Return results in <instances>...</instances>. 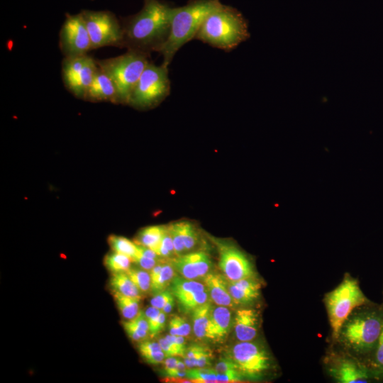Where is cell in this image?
<instances>
[{"mask_svg": "<svg viewBox=\"0 0 383 383\" xmlns=\"http://www.w3.org/2000/svg\"><path fill=\"white\" fill-rule=\"evenodd\" d=\"M173 6L160 0H143L141 10L121 20L123 48L150 55L167 42Z\"/></svg>", "mask_w": 383, "mask_h": 383, "instance_id": "obj_1", "label": "cell"}, {"mask_svg": "<svg viewBox=\"0 0 383 383\" xmlns=\"http://www.w3.org/2000/svg\"><path fill=\"white\" fill-rule=\"evenodd\" d=\"M383 328V304L372 302L354 309L342 324L334 344L363 362L370 358Z\"/></svg>", "mask_w": 383, "mask_h": 383, "instance_id": "obj_2", "label": "cell"}, {"mask_svg": "<svg viewBox=\"0 0 383 383\" xmlns=\"http://www.w3.org/2000/svg\"><path fill=\"white\" fill-rule=\"evenodd\" d=\"M249 37L248 23L243 15L222 4L205 18L194 39L230 52Z\"/></svg>", "mask_w": 383, "mask_h": 383, "instance_id": "obj_3", "label": "cell"}, {"mask_svg": "<svg viewBox=\"0 0 383 383\" xmlns=\"http://www.w3.org/2000/svg\"><path fill=\"white\" fill-rule=\"evenodd\" d=\"M221 5L219 0H189L182 6L173 8L170 35L159 52L163 65H170L177 52L194 39L209 14Z\"/></svg>", "mask_w": 383, "mask_h": 383, "instance_id": "obj_4", "label": "cell"}, {"mask_svg": "<svg viewBox=\"0 0 383 383\" xmlns=\"http://www.w3.org/2000/svg\"><path fill=\"white\" fill-rule=\"evenodd\" d=\"M149 54L127 50L124 54L96 60L99 67L113 81L118 91V104H128L130 96L145 68L150 62Z\"/></svg>", "mask_w": 383, "mask_h": 383, "instance_id": "obj_5", "label": "cell"}, {"mask_svg": "<svg viewBox=\"0 0 383 383\" xmlns=\"http://www.w3.org/2000/svg\"><path fill=\"white\" fill-rule=\"evenodd\" d=\"M323 302L331 328L332 340L335 343L342 324L352 311L371 301L362 292L358 280L345 273L341 282L325 294Z\"/></svg>", "mask_w": 383, "mask_h": 383, "instance_id": "obj_6", "label": "cell"}, {"mask_svg": "<svg viewBox=\"0 0 383 383\" xmlns=\"http://www.w3.org/2000/svg\"><path fill=\"white\" fill-rule=\"evenodd\" d=\"M170 92L168 67L150 62L143 72L128 105L139 109H150L161 103Z\"/></svg>", "mask_w": 383, "mask_h": 383, "instance_id": "obj_7", "label": "cell"}, {"mask_svg": "<svg viewBox=\"0 0 383 383\" xmlns=\"http://www.w3.org/2000/svg\"><path fill=\"white\" fill-rule=\"evenodd\" d=\"M230 357L236 364L245 379H261L274 367L273 359L266 348L254 340L235 343Z\"/></svg>", "mask_w": 383, "mask_h": 383, "instance_id": "obj_8", "label": "cell"}, {"mask_svg": "<svg viewBox=\"0 0 383 383\" xmlns=\"http://www.w3.org/2000/svg\"><path fill=\"white\" fill-rule=\"evenodd\" d=\"M93 49L104 46L123 48V33L121 22L109 11L82 10Z\"/></svg>", "mask_w": 383, "mask_h": 383, "instance_id": "obj_9", "label": "cell"}, {"mask_svg": "<svg viewBox=\"0 0 383 383\" xmlns=\"http://www.w3.org/2000/svg\"><path fill=\"white\" fill-rule=\"evenodd\" d=\"M323 364L329 377L338 383H367L375 380L365 362L341 348L329 350Z\"/></svg>", "mask_w": 383, "mask_h": 383, "instance_id": "obj_10", "label": "cell"}, {"mask_svg": "<svg viewBox=\"0 0 383 383\" xmlns=\"http://www.w3.org/2000/svg\"><path fill=\"white\" fill-rule=\"evenodd\" d=\"M98 67L96 60L88 54L64 57L62 79L65 87L75 97L84 99Z\"/></svg>", "mask_w": 383, "mask_h": 383, "instance_id": "obj_11", "label": "cell"}, {"mask_svg": "<svg viewBox=\"0 0 383 383\" xmlns=\"http://www.w3.org/2000/svg\"><path fill=\"white\" fill-rule=\"evenodd\" d=\"M59 37V46L64 57L87 55L92 50L89 33L80 13H66Z\"/></svg>", "mask_w": 383, "mask_h": 383, "instance_id": "obj_12", "label": "cell"}, {"mask_svg": "<svg viewBox=\"0 0 383 383\" xmlns=\"http://www.w3.org/2000/svg\"><path fill=\"white\" fill-rule=\"evenodd\" d=\"M219 267L231 282L255 277L253 265L248 257L235 245L218 243Z\"/></svg>", "mask_w": 383, "mask_h": 383, "instance_id": "obj_13", "label": "cell"}, {"mask_svg": "<svg viewBox=\"0 0 383 383\" xmlns=\"http://www.w3.org/2000/svg\"><path fill=\"white\" fill-rule=\"evenodd\" d=\"M170 290L181 309L185 312L192 311L209 301V294L206 286L193 279L174 277L170 284Z\"/></svg>", "mask_w": 383, "mask_h": 383, "instance_id": "obj_14", "label": "cell"}, {"mask_svg": "<svg viewBox=\"0 0 383 383\" xmlns=\"http://www.w3.org/2000/svg\"><path fill=\"white\" fill-rule=\"evenodd\" d=\"M171 264L182 277L189 279L204 277L211 267V259L204 251L176 256L172 259Z\"/></svg>", "mask_w": 383, "mask_h": 383, "instance_id": "obj_15", "label": "cell"}, {"mask_svg": "<svg viewBox=\"0 0 383 383\" xmlns=\"http://www.w3.org/2000/svg\"><path fill=\"white\" fill-rule=\"evenodd\" d=\"M233 329L239 341L254 340L260 328V316L257 310L244 308L236 311L233 318Z\"/></svg>", "mask_w": 383, "mask_h": 383, "instance_id": "obj_16", "label": "cell"}, {"mask_svg": "<svg viewBox=\"0 0 383 383\" xmlns=\"http://www.w3.org/2000/svg\"><path fill=\"white\" fill-rule=\"evenodd\" d=\"M84 100L92 102L110 101L118 104L116 87L109 75L99 67L87 91Z\"/></svg>", "mask_w": 383, "mask_h": 383, "instance_id": "obj_17", "label": "cell"}, {"mask_svg": "<svg viewBox=\"0 0 383 383\" xmlns=\"http://www.w3.org/2000/svg\"><path fill=\"white\" fill-rule=\"evenodd\" d=\"M227 284L236 304L249 305L260 297L262 284L255 277L231 281Z\"/></svg>", "mask_w": 383, "mask_h": 383, "instance_id": "obj_18", "label": "cell"}, {"mask_svg": "<svg viewBox=\"0 0 383 383\" xmlns=\"http://www.w3.org/2000/svg\"><path fill=\"white\" fill-rule=\"evenodd\" d=\"M232 322L231 311L227 306L213 307L208 330V340L220 342L224 340L230 331Z\"/></svg>", "mask_w": 383, "mask_h": 383, "instance_id": "obj_19", "label": "cell"}, {"mask_svg": "<svg viewBox=\"0 0 383 383\" xmlns=\"http://www.w3.org/2000/svg\"><path fill=\"white\" fill-rule=\"evenodd\" d=\"M209 296L217 306L233 307L236 304L233 299L225 279L217 274L208 273L204 277Z\"/></svg>", "mask_w": 383, "mask_h": 383, "instance_id": "obj_20", "label": "cell"}, {"mask_svg": "<svg viewBox=\"0 0 383 383\" xmlns=\"http://www.w3.org/2000/svg\"><path fill=\"white\" fill-rule=\"evenodd\" d=\"M212 308L211 304L207 301L192 311L194 333L199 339H208Z\"/></svg>", "mask_w": 383, "mask_h": 383, "instance_id": "obj_21", "label": "cell"}, {"mask_svg": "<svg viewBox=\"0 0 383 383\" xmlns=\"http://www.w3.org/2000/svg\"><path fill=\"white\" fill-rule=\"evenodd\" d=\"M112 293L132 297H141L142 292L129 278L126 272L112 274L109 279Z\"/></svg>", "mask_w": 383, "mask_h": 383, "instance_id": "obj_22", "label": "cell"}, {"mask_svg": "<svg viewBox=\"0 0 383 383\" xmlns=\"http://www.w3.org/2000/svg\"><path fill=\"white\" fill-rule=\"evenodd\" d=\"M166 228L164 226L145 227L139 232L135 243L153 250L157 254Z\"/></svg>", "mask_w": 383, "mask_h": 383, "instance_id": "obj_23", "label": "cell"}, {"mask_svg": "<svg viewBox=\"0 0 383 383\" xmlns=\"http://www.w3.org/2000/svg\"><path fill=\"white\" fill-rule=\"evenodd\" d=\"M108 243L113 252L128 256L132 262L139 254V245L125 237L111 235Z\"/></svg>", "mask_w": 383, "mask_h": 383, "instance_id": "obj_24", "label": "cell"}, {"mask_svg": "<svg viewBox=\"0 0 383 383\" xmlns=\"http://www.w3.org/2000/svg\"><path fill=\"white\" fill-rule=\"evenodd\" d=\"M118 309L122 316L126 320L135 318L139 310V303L141 297L124 296L118 293H112Z\"/></svg>", "mask_w": 383, "mask_h": 383, "instance_id": "obj_25", "label": "cell"}, {"mask_svg": "<svg viewBox=\"0 0 383 383\" xmlns=\"http://www.w3.org/2000/svg\"><path fill=\"white\" fill-rule=\"evenodd\" d=\"M366 365L375 380H383V328L377 346Z\"/></svg>", "mask_w": 383, "mask_h": 383, "instance_id": "obj_26", "label": "cell"}, {"mask_svg": "<svg viewBox=\"0 0 383 383\" xmlns=\"http://www.w3.org/2000/svg\"><path fill=\"white\" fill-rule=\"evenodd\" d=\"M138 349L144 360L152 365L160 364L166 357L158 342L143 341L139 345Z\"/></svg>", "mask_w": 383, "mask_h": 383, "instance_id": "obj_27", "label": "cell"}, {"mask_svg": "<svg viewBox=\"0 0 383 383\" xmlns=\"http://www.w3.org/2000/svg\"><path fill=\"white\" fill-rule=\"evenodd\" d=\"M131 262L128 256L113 251L107 254L104 260L106 268L112 274L126 272L131 268Z\"/></svg>", "mask_w": 383, "mask_h": 383, "instance_id": "obj_28", "label": "cell"}, {"mask_svg": "<svg viewBox=\"0 0 383 383\" xmlns=\"http://www.w3.org/2000/svg\"><path fill=\"white\" fill-rule=\"evenodd\" d=\"M183 240L186 252L193 250L197 245L199 236L194 226L187 221L174 223Z\"/></svg>", "mask_w": 383, "mask_h": 383, "instance_id": "obj_29", "label": "cell"}, {"mask_svg": "<svg viewBox=\"0 0 383 383\" xmlns=\"http://www.w3.org/2000/svg\"><path fill=\"white\" fill-rule=\"evenodd\" d=\"M174 271L172 264H162L158 277L151 282V292L154 294L167 289L174 278Z\"/></svg>", "mask_w": 383, "mask_h": 383, "instance_id": "obj_30", "label": "cell"}, {"mask_svg": "<svg viewBox=\"0 0 383 383\" xmlns=\"http://www.w3.org/2000/svg\"><path fill=\"white\" fill-rule=\"evenodd\" d=\"M126 272L142 294L151 291L150 275L147 270L131 267Z\"/></svg>", "mask_w": 383, "mask_h": 383, "instance_id": "obj_31", "label": "cell"}, {"mask_svg": "<svg viewBox=\"0 0 383 383\" xmlns=\"http://www.w3.org/2000/svg\"><path fill=\"white\" fill-rule=\"evenodd\" d=\"M187 378L192 382L196 383H213L216 381V372L214 369L208 367L192 368L187 370Z\"/></svg>", "mask_w": 383, "mask_h": 383, "instance_id": "obj_32", "label": "cell"}, {"mask_svg": "<svg viewBox=\"0 0 383 383\" xmlns=\"http://www.w3.org/2000/svg\"><path fill=\"white\" fill-rule=\"evenodd\" d=\"M170 334L186 337L191 332V326L186 318L174 316L169 323Z\"/></svg>", "mask_w": 383, "mask_h": 383, "instance_id": "obj_33", "label": "cell"}, {"mask_svg": "<svg viewBox=\"0 0 383 383\" xmlns=\"http://www.w3.org/2000/svg\"><path fill=\"white\" fill-rule=\"evenodd\" d=\"M208 348L206 346L197 344L192 345L187 348L183 358L188 370L196 367L198 359Z\"/></svg>", "mask_w": 383, "mask_h": 383, "instance_id": "obj_34", "label": "cell"}, {"mask_svg": "<svg viewBox=\"0 0 383 383\" xmlns=\"http://www.w3.org/2000/svg\"><path fill=\"white\" fill-rule=\"evenodd\" d=\"M161 310L150 306L145 311V317L149 326V335L155 336L159 333L158 332V317Z\"/></svg>", "mask_w": 383, "mask_h": 383, "instance_id": "obj_35", "label": "cell"}, {"mask_svg": "<svg viewBox=\"0 0 383 383\" xmlns=\"http://www.w3.org/2000/svg\"><path fill=\"white\" fill-rule=\"evenodd\" d=\"M167 228L172 238L176 256L185 254L186 250L183 240L174 223L170 225Z\"/></svg>", "mask_w": 383, "mask_h": 383, "instance_id": "obj_36", "label": "cell"}, {"mask_svg": "<svg viewBox=\"0 0 383 383\" xmlns=\"http://www.w3.org/2000/svg\"><path fill=\"white\" fill-rule=\"evenodd\" d=\"M174 296L171 290L165 289L155 296L150 299V305L162 311L165 304Z\"/></svg>", "mask_w": 383, "mask_h": 383, "instance_id": "obj_37", "label": "cell"}, {"mask_svg": "<svg viewBox=\"0 0 383 383\" xmlns=\"http://www.w3.org/2000/svg\"><path fill=\"white\" fill-rule=\"evenodd\" d=\"M214 370L219 373L239 371L231 357L220 358L214 367Z\"/></svg>", "mask_w": 383, "mask_h": 383, "instance_id": "obj_38", "label": "cell"}, {"mask_svg": "<svg viewBox=\"0 0 383 383\" xmlns=\"http://www.w3.org/2000/svg\"><path fill=\"white\" fill-rule=\"evenodd\" d=\"M245 379L240 371L219 373L216 372V381L221 383L240 382Z\"/></svg>", "mask_w": 383, "mask_h": 383, "instance_id": "obj_39", "label": "cell"}, {"mask_svg": "<svg viewBox=\"0 0 383 383\" xmlns=\"http://www.w3.org/2000/svg\"><path fill=\"white\" fill-rule=\"evenodd\" d=\"M165 338L172 343L177 350L179 357H184L187 347L185 345V340L183 336L167 335Z\"/></svg>", "mask_w": 383, "mask_h": 383, "instance_id": "obj_40", "label": "cell"}, {"mask_svg": "<svg viewBox=\"0 0 383 383\" xmlns=\"http://www.w3.org/2000/svg\"><path fill=\"white\" fill-rule=\"evenodd\" d=\"M134 262H135L140 268L147 271H150L157 263L159 260L149 258L142 255L140 253L135 257Z\"/></svg>", "mask_w": 383, "mask_h": 383, "instance_id": "obj_41", "label": "cell"}, {"mask_svg": "<svg viewBox=\"0 0 383 383\" xmlns=\"http://www.w3.org/2000/svg\"><path fill=\"white\" fill-rule=\"evenodd\" d=\"M158 343H160L166 357L179 356L175 348L165 337L160 338Z\"/></svg>", "mask_w": 383, "mask_h": 383, "instance_id": "obj_42", "label": "cell"}, {"mask_svg": "<svg viewBox=\"0 0 383 383\" xmlns=\"http://www.w3.org/2000/svg\"><path fill=\"white\" fill-rule=\"evenodd\" d=\"M179 359L175 357H168L164 361V374L167 377L177 366Z\"/></svg>", "mask_w": 383, "mask_h": 383, "instance_id": "obj_43", "label": "cell"}, {"mask_svg": "<svg viewBox=\"0 0 383 383\" xmlns=\"http://www.w3.org/2000/svg\"><path fill=\"white\" fill-rule=\"evenodd\" d=\"M123 324L127 326L128 327L131 328L133 331H135L142 340L145 339L149 335V333L148 331L143 330L142 328L136 326L130 320L123 322Z\"/></svg>", "mask_w": 383, "mask_h": 383, "instance_id": "obj_44", "label": "cell"}, {"mask_svg": "<svg viewBox=\"0 0 383 383\" xmlns=\"http://www.w3.org/2000/svg\"><path fill=\"white\" fill-rule=\"evenodd\" d=\"M174 302H175V300H174V296H173L172 298H171L166 304L164 306V307L162 308V311L165 313V314H167V313H170L172 309H173V307L174 306Z\"/></svg>", "mask_w": 383, "mask_h": 383, "instance_id": "obj_45", "label": "cell"}]
</instances>
